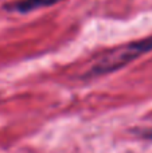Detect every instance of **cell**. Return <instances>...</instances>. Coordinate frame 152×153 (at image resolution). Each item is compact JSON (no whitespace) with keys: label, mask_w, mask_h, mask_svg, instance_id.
<instances>
[{"label":"cell","mask_w":152,"mask_h":153,"mask_svg":"<svg viewBox=\"0 0 152 153\" xmlns=\"http://www.w3.org/2000/svg\"><path fill=\"white\" fill-rule=\"evenodd\" d=\"M150 51H152V36L120 46L116 50L100 56L92 65L90 70L86 73V76H98L113 73Z\"/></svg>","instance_id":"cell-1"},{"label":"cell","mask_w":152,"mask_h":153,"mask_svg":"<svg viewBox=\"0 0 152 153\" xmlns=\"http://www.w3.org/2000/svg\"><path fill=\"white\" fill-rule=\"evenodd\" d=\"M62 0H19L16 3H10L5 5L8 11L13 12H30V11L38 10L42 7H50V5L59 3Z\"/></svg>","instance_id":"cell-2"},{"label":"cell","mask_w":152,"mask_h":153,"mask_svg":"<svg viewBox=\"0 0 152 153\" xmlns=\"http://www.w3.org/2000/svg\"><path fill=\"white\" fill-rule=\"evenodd\" d=\"M148 137H152V132H150V133H148Z\"/></svg>","instance_id":"cell-3"}]
</instances>
